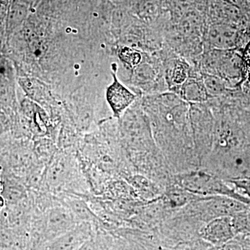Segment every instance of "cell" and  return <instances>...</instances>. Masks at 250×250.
<instances>
[{"label":"cell","instance_id":"6da1fadb","mask_svg":"<svg viewBox=\"0 0 250 250\" xmlns=\"http://www.w3.org/2000/svg\"><path fill=\"white\" fill-rule=\"evenodd\" d=\"M181 186L190 192L200 194L225 193V187L218 179L202 172L184 174L179 178Z\"/></svg>","mask_w":250,"mask_h":250},{"label":"cell","instance_id":"7a4b0ae2","mask_svg":"<svg viewBox=\"0 0 250 250\" xmlns=\"http://www.w3.org/2000/svg\"><path fill=\"white\" fill-rule=\"evenodd\" d=\"M232 220L228 216L219 217L210 222L202 231V237L208 243L222 246L234 235Z\"/></svg>","mask_w":250,"mask_h":250},{"label":"cell","instance_id":"3957f363","mask_svg":"<svg viewBox=\"0 0 250 250\" xmlns=\"http://www.w3.org/2000/svg\"><path fill=\"white\" fill-rule=\"evenodd\" d=\"M73 228L71 215L62 208H56L51 210L47 216L45 236L47 239L53 240L71 231Z\"/></svg>","mask_w":250,"mask_h":250},{"label":"cell","instance_id":"277c9868","mask_svg":"<svg viewBox=\"0 0 250 250\" xmlns=\"http://www.w3.org/2000/svg\"><path fill=\"white\" fill-rule=\"evenodd\" d=\"M90 231L86 228L73 229L49 242L45 250H77L88 241Z\"/></svg>","mask_w":250,"mask_h":250},{"label":"cell","instance_id":"5b68a950","mask_svg":"<svg viewBox=\"0 0 250 250\" xmlns=\"http://www.w3.org/2000/svg\"><path fill=\"white\" fill-rule=\"evenodd\" d=\"M208 41L210 45L219 50L233 49L238 42V31L230 26L218 24L210 28Z\"/></svg>","mask_w":250,"mask_h":250},{"label":"cell","instance_id":"8992f818","mask_svg":"<svg viewBox=\"0 0 250 250\" xmlns=\"http://www.w3.org/2000/svg\"><path fill=\"white\" fill-rule=\"evenodd\" d=\"M106 96L108 103L116 116L121 114L122 111L128 107L135 98L132 93L119 83L115 75L114 82L108 88Z\"/></svg>","mask_w":250,"mask_h":250},{"label":"cell","instance_id":"52a82bcc","mask_svg":"<svg viewBox=\"0 0 250 250\" xmlns=\"http://www.w3.org/2000/svg\"><path fill=\"white\" fill-rule=\"evenodd\" d=\"M224 54H218L217 57L210 58L214 63L217 64L216 68L222 77L225 78H236L239 75L241 70V62L240 58L236 55L229 52L228 50H223Z\"/></svg>","mask_w":250,"mask_h":250},{"label":"cell","instance_id":"ba28073f","mask_svg":"<svg viewBox=\"0 0 250 250\" xmlns=\"http://www.w3.org/2000/svg\"><path fill=\"white\" fill-rule=\"evenodd\" d=\"M182 93L185 100L191 102L204 101L208 95L204 83L194 80L186 81Z\"/></svg>","mask_w":250,"mask_h":250},{"label":"cell","instance_id":"9c48e42d","mask_svg":"<svg viewBox=\"0 0 250 250\" xmlns=\"http://www.w3.org/2000/svg\"><path fill=\"white\" fill-rule=\"evenodd\" d=\"M67 172V164L63 159H58L51 166L49 170V182L52 185L58 186L63 179Z\"/></svg>","mask_w":250,"mask_h":250},{"label":"cell","instance_id":"30bf717a","mask_svg":"<svg viewBox=\"0 0 250 250\" xmlns=\"http://www.w3.org/2000/svg\"><path fill=\"white\" fill-rule=\"evenodd\" d=\"M204 84L207 90V93L210 95H218L223 91L224 84L220 78L212 75H207L205 77Z\"/></svg>","mask_w":250,"mask_h":250},{"label":"cell","instance_id":"8fae6325","mask_svg":"<svg viewBox=\"0 0 250 250\" xmlns=\"http://www.w3.org/2000/svg\"><path fill=\"white\" fill-rule=\"evenodd\" d=\"M120 57L123 62L131 66L137 65L142 59V57L139 52L129 48V47H125L121 49V52H120Z\"/></svg>","mask_w":250,"mask_h":250},{"label":"cell","instance_id":"7c38bea8","mask_svg":"<svg viewBox=\"0 0 250 250\" xmlns=\"http://www.w3.org/2000/svg\"><path fill=\"white\" fill-rule=\"evenodd\" d=\"M23 16H24V13H23L22 7L18 5L13 6L9 14L10 25L11 27L17 25L18 23L21 22V20H22L24 17Z\"/></svg>","mask_w":250,"mask_h":250},{"label":"cell","instance_id":"4fadbf2b","mask_svg":"<svg viewBox=\"0 0 250 250\" xmlns=\"http://www.w3.org/2000/svg\"><path fill=\"white\" fill-rule=\"evenodd\" d=\"M174 81L177 82V83H181L184 82L187 79V72H186L184 67L182 65H179L177 68L174 70Z\"/></svg>","mask_w":250,"mask_h":250},{"label":"cell","instance_id":"5bb4252c","mask_svg":"<svg viewBox=\"0 0 250 250\" xmlns=\"http://www.w3.org/2000/svg\"><path fill=\"white\" fill-rule=\"evenodd\" d=\"M236 184L241 188L244 189L247 194L250 196V179H245V180L238 181Z\"/></svg>","mask_w":250,"mask_h":250},{"label":"cell","instance_id":"9a60e30c","mask_svg":"<svg viewBox=\"0 0 250 250\" xmlns=\"http://www.w3.org/2000/svg\"><path fill=\"white\" fill-rule=\"evenodd\" d=\"M219 250H242L241 247L235 243H231L228 241L225 244L222 245L221 248Z\"/></svg>","mask_w":250,"mask_h":250},{"label":"cell","instance_id":"2e32d148","mask_svg":"<svg viewBox=\"0 0 250 250\" xmlns=\"http://www.w3.org/2000/svg\"><path fill=\"white\" fill-rule=\"evenodd\" d=\"M4 206V197L0 195V210L2 209L3 207Z\"/></svg>","mask_w":250,"mask_h":250},{"label":"cell","instance_id":"e0dca14e","mask_svg":"<svg viewBox=\"0 0 250 250\" xmlns=\"http://www.w3.org/2000/svg\"><path fill=\"white\" fill-rule=\"evenodd\" d=\"M4 188H5L4 183H3V182H1V180H0V195H1V194H2L3 192H4Z\"/></svg>","mask_w":250,"mask_h":250}]
</instances>
